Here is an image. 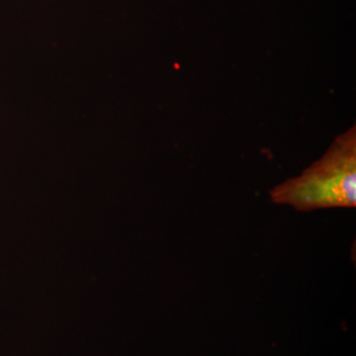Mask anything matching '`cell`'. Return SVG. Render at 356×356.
<instances>
[{"label": "cell", "instance_id": "cell-1", "mask_svg": "<svg viewBox=\"0 0 356 356\" xmlns=\"http://www.w3.org/2000/svg\"><path fill=\"white\" fill-rule=\"evenodd\" d=\"M272 202L300 211L356 206V128L331 143L326 153L300 176L270 191Z\"/></svg>", "mask_w": 356, "mask_h": 356}]
</instances>
